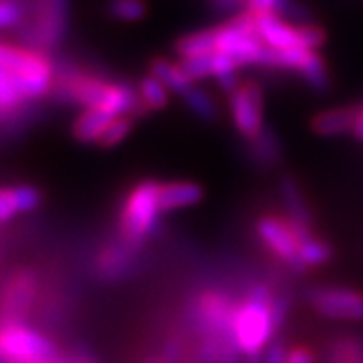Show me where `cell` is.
I'll return each mask as SVG.
<instances>
[{
  "label": "cell",
  "mask_w": 363,
  "mask_h": 363,
  "mask_svg": "<svg viewBox=\"0 0 363 363\" xmlns=\"http://www.w3.org/2000/svg\"><path fill=\"white\" fill-rule=\"evenodd\" d=\"M204 198V190L194 182H169L160 188V208L162 212H172L198 204Z\"/></svg>",
  "instance_id": "cell-15"
},
{
  "label": "cell",
  "mask_w": 363,
  "mask_h": 363,
  "mask_svg": "<svg viewBox=\"0 0 363 363\" xmlns=\"http://www.w3.org/2000/svg\"><path fill=\"white\" fill-rule=\"evenodd\" d=\"M0 351L6 363H49L55 355L51 341L23 323L4 325Z\"/></svg>",
  "instance_id": "cell-6"
},
{
  "label": "cell",
  "mask_w": 363,
  "mask_h": 363,
  "mask_svg": "<svg viewBox=\"0 0 363 363\" xmlns=\"http://www.w3.org/2000/svg\"><path fill=\"white\" fill-rule=\"evenodd\" d=\"M242 4H247V0H210V6L218 13H230L240 9Z\"/></svg>",
  "instance_id": "cell-34"
},
{
  "label": "cell",
  "mask_w": 363,
  "mask_h": 363,
  "mask_svg": "<svg viewBox=\"0 0 363 363\" xmlns=\"http://www.w3.org/2000/svg\"><path fill=\"white\" fill-rule=\"evenodd\" d=\"M286 353L289 351L285 350L283 343H272L264 355V363H286Z\"/></svg>",
  "instance_id": "cell-32"
},
{
  "label": "cell",
  "mask_w": 363,
  "mask_h": 363,
  "mask_svg": "<svg viewBox=\"0 0 363 363\" xmlns=\"http://www.w3.org/2000/svg\"><path fill=\"white\" fill-rule=\"evenodd\" d=\"M286 363H313V353L305 347H293L286 353Z\"/></svg>",
  "instance_id": "cell-33"
},
{
  "label": "cell",
  "mask_w": 363,
  "mask_h": 363,
  "mask_svg": "<svg viewBox=\"0 0 363 363\" xmlns=\"http://www.w3.org/2000/svg\"><path fill=\"white\" fill-rule=\"evenodd\" d=\"M353 133H355V138H357L359 142H363V105L359 107V116H357V123H355Z\"/></svg>",
  "instance_id": "cell-35"
},
{
  "label": "cell",
  "mask_w": 363,
  "mask_h": 363,
  "mask_svg": "<svg viewBox=\"0 0 363 363\" xmlns=\"http://www.w3.org/2000/svg\"><path fill=\"white\" fill-rule=\"evenodd\" d=\"M40 198L43 196L35 186L18 184V186L4 188L0 192V220L9 222L16 214L37 210L40 204Z\"/></svg>",
  "instance_id": "cell-14"
},
{
  "label": "cell",
  "mask_w": 363,
  "mask_h": 363,
  "mask_svg": "<svg viewBox=\"0 0 363 363\" xmlns=\"http://www.w3.org/2000/svg\"><path fill=\"white\" fill-rule=\"evenodd\" d=\"M23 21V9L16 0H2L0 2V26L4 30L14 28Z\"/></svg>",
  "instance_id": "cell-30"
},
{
  "label": "cell",
  "mask_w": 363,
  "mask_h": 363,
  "mask_svg": "<svg viewBox=\"0 0 363 363\" xmlns=\"http://www.w3.org/2000/svg\"><path fill=\"white\" fill-rule=\"evenodd\" d=\"M77 363H87V362H77Z\"/></svg>",
  "instance_id": "cell-37"
},
{
  "label": "cell",
  "mask_w": 363,
  "mask_h": 363,
  "mask_svg": "<svg viewBox=\"0 0 363 363\" xmlns=\"http://www.w3.org/2000/svg\"><path fill=\"white\" fill-rule=\"evenodd\" d=\"M315 311L329 319H363V295L350 289H317L311 295Z\"/></svg>",
  "instance_id": "cell-9"
},
{
  "label": "cell",
  "mask_w": 363,
  "mask_h": 363,
  "mask_svg": "<svg viewBox=\"0 0 363 363\" xmlns=\"http://www.w3.org/2000/svg\"><path fill=\"white\" fill-rule=\"evenodd\" d=\"M107 14L119 23H140L147 14L145 0H107Z\"/></svg>",
  "instance_id": "cell-24"
},
{
  "label": "cell",
  "mask_w": 363,
  "mask_h": 363,
  "mask_svg": "<svg viewBox=\"0 0 363 363\" xmlns=\"http://www.w3.org/2000/svg\"><path fill=\"white\" fill-rule=\"evenodd\" d=\"M216 52L230 57L238 67L262 65L267 45L260 39L257 28V16L245 11L236 18L214 28Z\"/></svg>",
  "instance_id": "cell-4"
},
{
  "label": "cell",
  "mask_w": 363,
  "mask_h": 363,
  "mask_svg": "<svg viewBox=\"0 0 363 363\" xmlns=\"http://www.w3.org/2000/svg\"><path fill=\"white\" fill-rule=\"evenodd\" d=\"M250 152H252L255 160H259L262 164H272V162H277L279 156H281L279 138L274 135V131L264 128L255 140H250Z\"/></svg>",
  "instance_id": "cell-26"
},
{
  "label": "cell",
  "mask_w": 363,
  "mask_h": 363,
  "mask_svg": "<svg viewBox=\"0 0 363 363\" xmlns=\"http://www.w3.org/2000/svg\"><path fill=\"white\" fill-rule=\"evenodd\" d=\"M67 0H43L37 23V43L47 51L55 49L65 35Z\"/></svg>",
  "instance_id": "cell-12"
},
{
  "label": "cell",
  "mask_w": 363,
  "mask_h": 363,
  "mask_svg": "<svg viewBox=\"0 0 363 363\" xmlns=\"http://www.w3.org/2000/svg\"><path fill=\"white\" fill-rule=\"evenodd\" d=\"M359 116V107H335V109H325L319 111L311 119V130L317 135L323 138H335V135H345L355 130Z\"/></svg>",
  "instance_id": "cell-13"
},
{
  "label": "cell",
  "mask_w": 363,
  "mask_h": 363,
  "mask_svg": "<svg viewBox=\"0 0 363 363\" xmlns=\"http://www.w3.org/2000/svg\"><path fill=\"white\" fill-rule=\"evenodd\" d=\"M176 52L180 59H190V57H202V55H212L216 52V37L214 28L210 30H198L182 37L176 43Z\"/></svg>",
  "instance_id": "cell-19"
},
{
  "label": "cell",
  "mask_w": 363,
  "mask_h": 363,
  "mask_svg": "<svg viewBox=\"0 0 363 363\" xmlns=\"http://www.w3.org/2000/svg\"><path fill=\"white\" fill-rule=\"evenodd\" d=\"M259 236L272 252L298 269V234L291 222L277 216H262L257 224Z\"/></svg>",
  "instance_id": "cell-10"
},
{
  "label": "cell",
  "mask_w": 363,
  "mask_h": 363,
  "mask_svg": "<svg viewBox=\"0 0 363 363\" xmlns=\"http://www.w3.org/2000/svg\"><path fill=\"white\" fill-rule=\"evenodd\" d=\"M160 188L162 184L156 180L140 182L130 196L125 198V204L121 210V233L125 242H142L143 238L156 233L160 220Z\"/></svg>",
  "instance_id": "cell-5"
},
{
  "label": "cell",
  "mask_w": 363,
  "mask_h": 363,
  "mask_svg": "<svg viewBox=\"0 0 363 363\" xmlns=\"http://www.w3.org/2000/svg\"><path fill=\"white\" fill-rule=\"evenodd\" d=\"M138 93L142 97V101L145 104V107L150 111H160L164 107H168L169 104V93L172 91L164 85V81H160L156 75H145V77L140 81V87H138Z\"/></svg>",
  "instance_id": "cell-21"
},
{
  "label": "cell",
  "mask_w": 363,
  "mask_h": 363,
  "mask_svg": "<svg viewBox=\"0 0 363 363\" xmlns=\"http://www.w3.org/2000/svg\"><path fill=\"white\" fill-rule=\"evenodd\" d=\"M145 363H164V362H160V359H150V362H145Z\"/></svg>",
  "instance_id": "cell-36"
},
{
  "label": "cell",
  "mask_w": 363,
  "mask_h": 363,
  "mask_svg": "<svg viewBox=\"0 0 363 363\" xmlns=\"http://www.w3.org/2000/svg\"><path fill=\"white\" fill-rule=\"evenodd\" d=\"M271 291L267 286H255L248 298L236 307L233 321L234 345L247 357L260 355L277 331L272 317Z\"/></svg>",
  "instance_id": "cell-3"
},
{
  "label": "cell",
  "mask_w": 363,
  "mask_h": 363,
  "mask_svg": "<svg viewBox=\"0 0 363 363\" xmlns=\"http://www.w3.org/2000/svg\"><path fill=\"white\" fill-rule=\"evenodd\" d=\"M214 55V52H212ZM212 55H202V57H190V59H180L182 69L192 81H202V79L212 77L214 73V61Z\"/></svg>",
  "instance_id": "cell-28"
},
{
  "label": "cell",
  "mask_w": 363,
  "mask_h": 363,
  "mask_svg": "<svg viewBox=\"0 0 363 363\" xmlns=\"http://www.w3.org/2000/svg\"><path fill=\"white\" fill-rule=\"evenodd\" d=\"M116 116L101 109H85L73 121V138L81 143H99Z\"/></svg>",
  "instance_id": "cell-16"
},
{
  "label": "cell",
  "mask_w": 363,
  "mask_h": 363,
  "mask_svg": "<svg viewBox=\"0 0 363 363\" xmlns=\"http://www.w3.org/2000/svg\"><path fill=\"white\" fill-rule=\"evenodd\" d=\"M131 128H133V117L130 116L116 117V119L109 123V128L105 130L104 138H101L99 145H101V147H116V145H119V143L123 142V140L130 135Z\"/></svg>",
  "instance_id": "cell-27"
},
{
  "label": "cell",
  "mask_w": 363,
  "mask_h": 363,
  "mask_svg": "<svg viewBox=\"0 0 363 363\" xmlns=\"http://www.w3.org/2000/svg\"><path fill=\"white\" fill-rule=\"evenodd\" d=\"M277 2H279V0H247V11H250L255 16H259V14H267V13H274Z\"/></svg>",
  "instance_id": "cell-31"
},
{
  "label": "cell",
  "mask_w": 363,
  "mask_h": 363,
  "mask_svg": "<svg viewBox=\"0 0 363 363\" xmlns=\"http://www.w3.org/2000/svg\"><path fill=\"white\" fill-rule=\"evenodd\" d=\"M262 67H274V69H289V71H297L301 77L307 81V85L315 91H325L329 87V75H327V67L321 55L311 49H283L277 51L267 47Z\"/></svg>",
  "instance_id": "cell-7"
},
{
  "label": "cell",
  "mask_w": 363,
  "mask_h": 363,
  "mask_svg": "<svg viewBox=\"0 0 363 363\" xmlns=\"http://www.w3.org/2000/svg\"><path fill=\"white\" fill-rule=\"evenodd\" d=\"M257 28L260 39L267 47L283 51V49H305L303 45V30L301 25H291L277 13H267L257 16Z\"/></svg>",
  "instance_id": "cell-11"
},
{
  "label": "cell",
  "mask_w": 363,
  "mask_h": 363,
  "mask_svg": "<svg viewBox=\"0 0 363 363\" xmlns=\"http://www.w3.org/2000/svg\"><path fill=\"white\" fill-rule=\"evenodd\" d=\"M182 101L186 104V107L196 117H200L202 121H212V119H216V116H218V107L214 104V99L202 87H198V85H194L192 89L188 91L182 97Z\"/></svg>",
  "instance_id": "cell-25"
},
{
  "label": "cell",
  "mask_w": 363,
  "mask_h": 363,
  "mask_svg": "<svg viewBox=\"0 0 363 363\" xmlns=\"http://www.w3.org/2000/svg\"><path fill=\"white\" fill-rule=\"evenodd\" d=\"M33 291H35V285H33V281L28 277L21 274V277L14 279L13 285L9 286L6 293H4V323L11 319V315H14L13 323H21V319L25 317L28 307H30Z\"/></svg>",
  "instance_id": "cell-17"
},
{
  "label": "cell",
  "mask_w": 363,
  "mask_h": 363,
  "mask_svg": "<svg viewBox=\"0 0 363 363\" xmlns=\"http://www.w3.org/2000/svg\"><path fill=\"white\" fill-rule=\"evenodd\" d=\"M283 192H285L286 206H289V212H291V224L295 226L298 238H303V236L309 234V230H307V210H305L297 184L291 178H286L283 182Z\"/></svg>",
  "instance_id": "cell-22"
},
{
  "label": "cell",
  "mask_w": 363,
  "mask_h": 363,
  "mask_svg": "<svg viewBox=\"0 0 363 363\" xmlns=\"http://www.w3.org/2000/svg\"><path fill=\"white\" fill-rule=\"evenodd\" d=\"M57 93L69 104L83 105L85 109H101L116 117H135L150 111L138 89L125 83H107L104 79L83 73H69L59 79Z\"/></svg>",
  "instance_id": "cell-2"
},
{
  "label": "cell",
  "mask_w": 363,
  "mask_h": 363,
  "mask_svg": "<svg viewBox=\"0 0 363 363\" xmlns=\"http://www.w3.org/2000/svg\"><path fill=\"white\" fill-rule=\"evenodd\" d=\"M228 109L234 128L247 140H255L264 130L262 121V89L255 81L242 83L228 97Z\"/></svg>",
  "instance_id": "cell-8"
},
{
  "label": "cell",
  "mask_w": 363,
  "mask_h": 363,
  "mask_svg": "<svg viewBox=\"0 0 363 363\" xmlns=\"http://www.w3.org/2000/svg\"><path fill=\"white\" fill-rule=\"evenodd\" d=\"M274 13L279 14V16H283L285 21H295V25L309 23V16H311L309 9L303 6L298 0H279Z\"/></svg>",
  "instance_id": "cell-29"
},
{
  "label": "cell",
  "mask_w": 363,
  "mask_h": 363,
  "mask_svg": "<svg viewBox=\"0 0 363 363\" xmlns=\"http://www.w3.org/2000/svg\"><path fill=\"white\" fill-rule=\"evenodd\" d=\"M212 61H214V73H212V77L216 79V83L220 85V89L224 93L233 95L234 91L242 85L240 79H238V65L234 63L230 57L220 55V52H214L212 55Z\"/></svg>",
  "instance_id": "cell-23"
},
{
  "label": "cell",
  "mask_w": 363,
  "mask_h": 363,
  "mask_svg": "<svg viewBox=\"0 0 363 363\" xmlns=\"http://www.w3.org/2000/svg\"><path fill=\"white\" fill-rule=\"evenodd\" d=\"M331 259V247L311 234L298 238V269L319 267Z\"/></svg>",
  "instance_id": "cell-20"
},
{
  "label": "cell",
  "mask_w": 363,
  "mask_h": 363,
  "mask_svg": "<svg viewBox=\"0 0 363 363\" xmlns=\"http://www.w3.org/2000/svg\"><path fill=\"white\" fill-rule=\"evenodd\" d=\"M52 87V65L39 49L4 43L0 49V105L9 113L25 101L39 99Z\"/></svg>",
  "instance_id": "cell-1"
},
{
  "label": "cell",
  "mask_w": 363,
  "mask_h": 363,
  "mask_svg": "<svg viewBox=\"0 0 363 363\" xmlns=\"http://www.w3.org/2000/svg\"><path fill=\"white\" fill-rule=\"evenodd\" d=\"M150 73L156 75L160 81H164V85L172 93H176L180 99L196 85V81L186 75V71L182 69L180 63H172L168 59H154L150 65Z\"/></svg>",
  "instance_id": "cell-18"
}]
</instances>
